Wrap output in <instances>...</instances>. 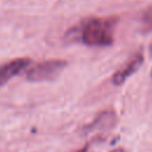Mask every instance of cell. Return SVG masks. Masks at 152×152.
I'll return each instance as SVG.
<instances>
[{
	"instance_id": "1",
	"label": "cell",
	"mask_w": 152,
	"mask_h": 152,
	"mask_svg": "<svg viewBox=\"0 0 152 152\" xmlns=\"http://www.w3.org/2000/svg\"><path fill=\"white\" fill-rule=\"evenodd\" d=\"M116 23L118 19L114 17L90 18L69 31L68 36L81 40L87 46H109L114 42V28Z\"/></svg>"
},
{
	"instance_id": "8",
	"label": "cell",
	"mask_w": 152,
	"mask_h": 152,
	"mask_svg": "<svg viewBox=\"0 0 152 152\" xmlns=\"http://www.w3.org/2000/svg\"><path fill=\"white\" fill-rule=\"evenodd\" d=\"M150 52H151V55H152V43H151V46H150Z\"/></svg>"
},
{
	"instance_id": "7",
	"label": "cell",
	"mask_w": 152,
	"mask_h": 152,
	"mask_svg": "<svg viewBox=\"0 0 152 152\" xmlns=\"http://www.w3.org/2000/svg\"><path fill=\"white\" fill-rule=\"evenodd\" d=\"M110 152H126L124 148H115V150H113V151H110Z\"/></svg>"
},
{
	"instance_id": "6",
	"label": "cell",
	"mask_w": 152,
	"mask_h": 152,
	"mask_svg": "<svg viewBox=\"0 0 152 152\" xmlns=\"http://www.w3.org/2000/svg\"><path fill=\"white\" fill-rule=\"evenodd\" d=\"M88 151V145H86V146H83L82 148H80V150H77L76 152H87Z\"/></svg>"
},
{
	"instance_id": "3",
	"label": "cell",
	"mask_w": 152,
	"mask_h": 152,
	"mask_svg": "<svg viewBox=\"0 0 152 152\" xmlns=\"http://www.w3.org/2000/svg\"><path fill=\"white\" fill-rule=\"evenodd\" d=\"M31 64V59L26 57L14 58L5 64L0 65V86L6 84L14 76L24 71Z\"/></svg>"
},
{
	"instance_id": "2",
	"label": "cell",
	"mask_w": 152,
	"mask_h": 152,
	"mask_svg": "<svg viewBox=\"0 0 152 152\" xmlns=\"http://www.w3.org/2000/svg\"><path fill=\"white\" fill-rule=\"evenodd\" d=\"M66 62L63 59H48L32 65L26 71V80L30 82H43L56 78L62 70L66 66Z\"/></svg>"
},
{
	"instance_id": "5",
	"label": "cell",
	"mask_w": 152,
	"mask_h": 152,
	"mask_svg": "<svg viewBox=\"0 0 152 152\" xmlns=\"http://www.w3.org/2000/svg\"><path fill=\"white\" fill-rule=\"evenodd\" d=\"M140 24H141V28H142L144 32H150V31H152V7L146 8V10L141 13Z\"/></svg>"
},
{
	"instance_id": "4",
	"label": "cell",
	"mask_w": 152,
	"mask_h": 152,
	"mask_svg": "<svg viewBox=\"0 0 152 152\" xmlns=\"http://www.w3.org/2000/svg\"><path fill=\"white\" fill-rule=\"evenodd\" d=\"M142 61H144L142 53L139 52V53L134 55L122 68H120V69L113 75V77H112L113 83H114L115 86L122 84L129 76H132V75L140 68V65L142 64Z\"/></svg>"
}]
</instances>
